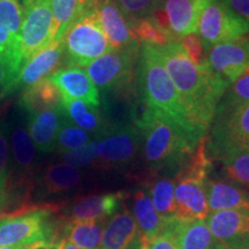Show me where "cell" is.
<instances>
[{"label":"cell","instance_id":"cell-1","mask_svg":"<svg viewBox=\"0 0 249 249\" xmlns=\"http://www.w3.org/2000/svg\"><path fill=\"white\" fill-rule=\"evenodd\" d=\"M157 51L179 93L187 127L198 140L204 139L229 86L213 75L205 65L196 66L179 42Z\"/></svg>","mask_w":249,"mask_h":249},{"label":"cell","instance_id":"cell-2","mask_svg":"<svg viewBox=\"0 0 249 249\" xmlns=\"http://www.w3.org/2000/svg\"><path fill=\"white\" fill-rule=\"evenodd\" d=\"M142 135V152L148 169L161 176L178 174L201 141L160 111L145 107L136 121Z\"/></svg>","mask_w":249,"mask_h":249},{"label":"cell","instance_id":"cell-3","mask_svg":"<svg viewBox=\"0 0 249 249\" xmlns=\"http://www.w3.org/2000/svg\"><path fill=\"white\" fill-rule=\"evenodd\" d=\"M136 74L140 96L145 107L160 111L198 140L187 127L179 93L165 70L157 48L141 45Z\"/></svg>","mask_w":249,"mask_h":249},{"label":"cell","instance_id":"cell-4","mask_svg":"<svg viewBox=\"0 0 249 249\" xmlns=\"http://www.w3.org/2000/svg\"><path fill=\"white\" fill-rule=\"evenodd\" d=\"M207 152V138L198 143L191 160L176 176V218L179 220H204L210 213L207 181L211 167Z\"/></svg>","mask_w":249,"mask_h":249},{"label":"cell","instance_id":"cell-5","mask_svg":"<svg viewBox=\"0 0 249 249\" xmlns=\"http://www.w3.org/2000/svg\"><path fill=\"white\" fill-rule=\"evenodd\" d=\"M55 205H27L0 216V247L28 246L39 241H55L50 216Z\"/></svg>","mask_w":249,"mask_h":249},{"label":"cell","instance_id":"cell-6","mask_svg":"<svg viewBox=\"0 0 249 249\" xmlns=\"http://www.w3.org/2000/svg\"><path fill=\"white\" fill-rule=\"evenodd\" d=\"M62 40L65 62L68 66H88L96 59L113 51L93 9L80 14Z\"/></svg>","mask_w":249,"mask_h":249},{"label":"cell","instance_id":"cell-7","mask_svg":"<svg viewBox=\"0 0 249 249\" xmlns=\"http://www.w3.org/2000/svg\"><path fill=\"white\" fill-rule=\"evenodd\" d=\"M207 152L210 160H219L227 152L249 149V103L232 107H217Z\"/></svg>","mask_w":249,"mask_h":249},{"label":"cell","instance_id":"cell-8","mask_svg":"<svg viewBox=\"0 0 249 249\" xmlns=\"http://www.w3.org/2000/svg\"><path fill=\"white\" fill-rule=\"evenodd\" d=\"M196 33L210 50L220 43L247 36L249 27L226 0H210L202 12Z\"/></svg>","mask_w":249,"mask_h":249},{"label":"cell","instance_id":"cell-9","mask_svg":"<svg viewBox=\"0 0 249 249\" xmlns=\"http://www.w3.org/2000/svg\"><path fill=\"white\" fill-rule=\"evenodd\" d=\"M98 140V155L93 166L99 169H124L133 164L142 149V135L136 124L111 127Z\"/></svg>","mask_w":249,"mask_h":249},{"label":"cell","instance_id":"cell-10","mask_svg":"<svg viewBox=\"0 0 249 249\" xmlns=\"http://www.w3.org/2000/svg\"><path fill=\"white\" fill-rule=\"evenodd\" d=\"M24 11L18 0H0V62L13 80L23 66L20 52V31Z\"/></svg>","mask_w":249,"mask_h":249},{"label":"cell","instance_id":"cell-11","mask_svg":"<svg viewBox=\"0 0 249 249\" xmlns=\"http://www.w3.org/2000/svg\"><path fill=\"white\" fill-rule=\"evenodd\" d=\"M53 42L51 0H35L26 7L20 31V52L23 65L28 59Z\"/></svg>","mask_w":249,"mask_h":249},{"label":"cell","instance_id":"cell-12","mask_svg":"<svg viewBox=\"0 0 249 249\" xmlns=\"http://www.w3.org/2000/svg\"><path fill=\"white\" fill-rule=\"evenodd\" d=\"M141 46L113 50L102 55L87 67V73L96 88L102 91L113 88L136 73Z\"/></svg>","mask_w":249,"mask_h":249},{"label":"cell","instance_id":"cell-13","mask_svg":"<svg viewBox=\"0 0 249 249\" xmlns=\"http://www.w3.org/2000/svg\"><path fill=\"white\" fill-rule=\"evenodd\" d=\"M204 65L213 75L230 87L249 68V36L213 46Z\"/></svg>","mask_w":249,"mask_h":249},{"label":"cell","instance_id":"cell-14","mask_svg":"<svg viewBox=\"0 0 249 249\" xmlns=\"http://www.w3.org/2000/svg\"><path fill=\"white\" fill-rule=\"evenodd\" d=\"M138 74L129 76L113 88L103 91L102 112L112 127L136 124L140 118Z\"/></svg>","mask_w":249,"mask_h":249},{"label":"cell","instance_id":"cell-15","mask_svg":"<svg viewBox=\"0 0 249 249\" xmlns=\"http://www.w3.org/2000/svg\"><path fill=\"white\" fill-rule=\"evenodd\" d=\"M205 223L225 249H249V211H214L209 213Z\"/></svg>","mask_w":249,"mask_h":249},{"label":"cell","instance_id":"cell-16","mask_svg":"<svg viewBox=\"0 0 249 249\" xmlns=\"http://www.w3.org/2000/svg\"><path fill=\"white\" fill-rule=\"evenodd\" d=\"M65 62L64 40L52 43L24 62L15 80L14 90L26 89L60 70Z\"/></svg>","mask_w":249,"mask_h":249},{"label":"cell","instance_id":"cell-17","mask_svg":"<svg viewBox=\"0 0 249 249\" xmlns=\"http://www.w3.org/2000/svg\"><path fill=\"white\" fill-rule=\"evenodd\" d=\"M103 33L113 50H124L140 45L116 0H101L93 8Z\"/></svg>","mask_w":249,"mask_h":249},{"label":"cell","instance_id":"cell-18","mask_svg":"<svg viewBox=\"0 0 249 249\" xmlns=\"http://www.w3.org/2000/svg\"><path fill=\"white\" fill-rule=\"evenodd\" d=\"M126 197L124 192L83 196L64 210L66 222L107 219L117 213Z\"/></svg>","mask_w":249,"mask_h":249},{"label":"cell","instance_id":"cell-19","mask_svg":"<svg viewBox=\"0 0 249 249\" xmlns=\"http://www.w3.org/2000/svg\"><path fill=\"white\" fill-rule=\"evenodd\" d=\"M49 77L61 92L62 99H79L96 107L101 105L99 90L81 67L60 68Z\"/></svg>","mask_w":249,"mask_h":249},{"label":"cell","instance_id":"cell-20","mask_svg":"<svg viewBox=\"0 0 249 249\" xmlns=\"http://www.w3.org/2000/svg\"><path fill=\"white\" fill-rule=\"evenodd\" d=\"M11 151L13 157L14 174L11 177L13 197L18 195V192L28 187L29 176L33 170L36 157V147L34 144L27 128L18 124L11 135Z\"/></svg>","mask_w":249,"mask_h":249},{"label":"cell","instance_id":"cell-21","mask_svg":"<svg viewBox=\"0 0 249 249\" xmlns=\"http://www.w3.org/2000/svg\"><path fill=\"white\" fill-rule=\"evenodd\" d=\"M99 249H141L138 224L124 203L107 220Z\"/></svg>","mask_w":249,"mask_h":249},{"label":"cell","instance_id":"cell-22","mask_svg":"<svg viewBox=\"0 0 249 249\" xmlns=\"http://www.w3.org/2000/svg\"><path fill=\"white\" fill-rule=\"evenodd\" d=\"M210 0H161L171 34L179 42L181 37L197 31L200 17Z\"/></svg>","mask_w":249,"mask_h":249},{"label":"cell","instance_id":"cell-23","mask_svg":"<svg viewBox=\"0 0 249 249\" xmlns=\"http://www.w3.org/2000/svg\"><path fill=\"white\" fill-rule=\"evenodd\" d=\"M61 107L67 119L96 139L103 138L111 129L99 107L79 99H62Z\"/></svg>","mask_w":249,"mask_h":249},{"label":"cell","instance_id":"cell-24","mask_svg":"<svg viewBox=\"0 0 249 249\" xmlns=\"http://www.w3.org/2000/svg\"><path fill=\"white\" fill-rule=\"evenodd\" d=\"M132 214L139 227L141 249H147L150 241L160 234L166 223L156 211L145 187L134 193Z\"/></svg>","mask_w":249,"mask_h":249},{"label":"cell","instance_id":"cell-25","mask_svg":"<svg viewBox=\"0 0 249 249\" xmlns=\"http://www.w3.org/2000/svg\"><path fill=\"white\" fill-rule=\"evenodd\" d=\"M66 119L62 107L29 116L28 132L35 147L42 152H51L55 149L58 133Z\"/></svg>","mask_w":249,"mask_h":249},{"label":"cell","instance_id":"cell-26","mask_svg":"<svg viewBox=\"0 0 249 249\" xmlns=\"http://www.w3.org/2000/svg\"><path fill=\"white\" fill-rule=\"evenodd\" d=\"M207 196L210 213L220 210L249 211V193L233 182L208 179Z\"/></svg>","mask_w":249,"mask_h":249},{"label":"cell","instance_id":"cell-27","mask_svg":"<svg viewBox=\"0 0 249 249\" xmlns=\"http://www.w3.org/2000/svg\"><path fill=\"white\" fill-rule=\"evenodd\" d=\"M62 96L50 77L40 80L23 90L20 105L29 116L51 111L61 107Z\"/></svg>","mask_w":249,"mask_h":249},{"label":"cell","instance_id":"cell-28","mask_svg":"<svg viewBox=\"0 0 249 249\" xmlns=\"http://www.w3.org/2000/svg\"><path fill=\"white\" fill-rule=\"evenodd\" d=\"M176 229L181 249H225L211 234L204 220H179Z\"/></svg>","mask_w":249,"mask_h":249},{"label":"cell","instance_id":"cell-29","mask_svg":"<svg viewBox=\"0 0 249 249\" xmlns=\"http://www.w3.org/2000/svg\"><path fill=\"white\" fill-rule=\"evenodd\" d=\"M107 223V219L71 220L66 222L62 231L65 238L81 249H99Z\"/></svg>","mask_w":249,"mask_h":249},{"label":"cell","instance_id":"cell-30","mask_svg":"<svg viewBox=\"0 0 249 249\" xmlns=\"http://www.w3.org/2000/svg\"><path fill=\"white\" fill-rule=\"evenodd\" d=\"M150 195L156 211L165 223L176 219V178L167 176H160L152 179L144 185Z\"/></svg>","mask_w":249,"mask_h":249},{"label":"cell","instance_id":"cell-31","mask_svg":"<svg viewBox=\"0 0 249 249\" xmlns=\"http://www.w3.org/2000/svg\"><path fill=\"white\" fill-rule=\"evenodd\" d=\"M82 181V174L75 167L65 163L50 165L40 178L44 193L48 195L61 194L75 189Z\"/></svg>","mask_w":249,"mask_h":249},{"label":"cell","instance_id":"cell-32","mask_svg":"<svg viewBox=\"0 0 249 249\" xmlns=\"http://www.w3.org/2000/svg\"><path fill=\"white\" fill-rule=\"evenodd\" d=\"M6 127L0 123V216L7 213L13 201L11 185V152Z\"/></svg>","mask_w":249,"mask_h":249},{"label":"cell","instance_id":"cell-33","mask_svg":"<svg viewBox=\"0 0 249 249\" xmlns=\"http://www.w3.org/2000/svg\"><path fill=\"white\" fill-rule=\"evenodd\" d=\"M134 38L144 45H150L154 48H164L173 42H178L172 35L166 33L164 29L155 22L152 18H142L130 24Z\"/></svg>","mask_w":249,"mask_h":249},{"label":"cell","instance_id":"cell-34","mask_svg":"<svg viewBox=\"0 0 249 249\" xmlns=\"http://www.w3.org/2000/svg\"><path fill=\"white\" fill-rule=\"evenodd\" d=\"M218 160L233 182L249 189V149L230 151Z\"/></svg>","mask_w":249,"mask_h":249},{"label":"cell","instance_id":"cell-35","mask_svg":"<svg viewBox=\"0 0 249 249\" xmlns=\"http://www.w3.org/2000/svg\"><path fill=\"white\" fill-rule=\"evenodd\" d=\"M51 11L53 17V40H61L79 17L77 0H51Z\"/></svg>","mask_w":249,"mask_h":249},{"label":"cell","instance_id":"cell-36","mask_svg":"<svg viewBox=\"0 0 249 249\" xmlns=\"http://www.w3.org/2000/svg\"><path fill=\"white\" fill-rule=\"evenodd\" d=\"M91 135L87 133L76 124H74L70 119L64 120L61 124V128L58 133L57 143H55V149L59 154H65L74 149L82 147L83 144L91 141Z\"/></svg>","mask_w":249,"mask_h":249},{"label":"cell","instance_id":"cell-37","mask_svg":"<svg viewBox=\"0 0 249 249\" xmlns=\"http://www.w3.org/2000/svg\"><path fill=\"white\" fill-rule=\"evenodd\" d=\"M116 1L130 27V24L136 21L150 18L152 11L161 0H116Z\"/></svg>","mask_w":249,"mask_h":249},{"label":"cell","instance_id":"cell-38","mask_svg":"<svg viewBox=\"0 0 249 249\" xmlns=\"http://www.w3.org/2000/svg\"><path fill=\"white\" fill-rule=\"evenodd\" d=\"M98 139H93L91 141L83 144L74 150L61 155L62 160L65 164L71 165V166L79 169V167H85L88 165H93L95 160H97L98 155Z\"/></svg>","mask_w":249,"mask_h":249},{"label":"cell","instance_id":"cell-39","mask_svg":"<svg viewBox=\"0 0 249 249\" xmlns=\"http://www.w3.org/2000/svg\"><path fill=\"white\" fill-rule=\"evenodd\" d=\"M246 103H249V71L226 89L218 107H232Z\"/></svg>","mask_w":249,"mask_h":249},{"label":"cell","instance_id":"cell-40","mask_svg":"<svg viewBox=\"0 0 249 249\" xmlns=\"http://www.w3.org/2000/svg\"><path fill=\"white\" fill-rule=\"evenodd\" d=\"M179 43L186 51L189 59L194 62L196 66H203L209 50L207 49V46H205L203 40L198 36L197 33L188 34V35L181 37L179 39Z\"/></svg>","mask_w":249,"mask_h":249},{"label":"cell","instance_id":"cell-41","mask_svg":"<svg viewBox=\"0 0 249 249\" xmlns=\"http://www.w3.org/2000/svg\"><path fill=\"white\" fill-rule=\"evenodd\" d=\"M147 249H181L176 229V219L166 223L160 234L150 241Z\"/></svg>","mask_w":249,"mask_h":249},{"label":"cell","instance_id":"cell-42","mask_svg":"<svg viewBox=\"0 0 249 249\" xmlns=\"http://www.w3.org/2000/svg\"><path fill=\"white\" fill-rule=\"evenodd\" d=\"M11 92H13V80L0 62V98L6 97Z\"/></svg>","mask_w":249,"mask_h":249},{"label":"cell","instance_id":"cell-43","mask_svg":"<svg viewBox=\"0 0 249 249\" xmlns=\"http://www.w3.org/2000/svg\"><path fill=\"white\" fill-rule=\"evenodd\" d=\"M227 4L249 27V0H226Z\"/></svg>","mask_w":249,"mask_h":249},{"label":"cell","instance_id":"cell-44","mask_svg":"<svg viewBox=\"0 0 249 249\" xmlns=\"http://www.w3.org/2000/svg\"><path fill=\"white\" fill-rule=\"evenodd\" d=\"M101 0H77V6H79V15L86 12L92 11L97 6Z\"/></svg>","mask_w":249,"mask_h":249},{"label":"cell","instance_id":"cell-45","mask_svg":"<svg viewBox=\"0 0 249 249\" xmlns=\"http://www.w3.org/2000/svg\"><path fill=\"white\" fill-rule=\"evenodd\" d=\"M29 249H57V245L51 241H39L31 245Z\"/></svg>","mask_w":249,"mask_h":249},{"label":"cell","instance_id":"cell-46","mask_svg":"<svg viewBox=\"0 0 249 249\" xmlns=\"http://www.w3.org/2000/svg\"><path fill=\"white\" fill-rule=\"evenodd\" d=\"M55 245H57V249H81L66 238H61L60 240L55 242Z\"/></svg>","mask_w":249,"mask_h":249},{"label":"cell","instance_id":"cell-47","mask_svg":"<svg viewBox=\"0 0 249 249\" xmlns=\"http://www.w3.org/2000/svg\"><path fill=\"white\" fill-rule=\"evenodd\" d=\"M31 245L28 246H11V247H0V249H29Z\"/></svg>","mask_w":249,"mask_h":249},{"label":"cell","instance_id":"cell-48","mask_svg":"<svg viewBox=\"0 0 249 249\" xmlns=\"http://www.w3.org/2000/svg\"><path fill=\"white\" fill-rule=\"evenodd\" d=\"M22 1H23L24 7H28V6H29L30 4H33V2L35 1V0H22Z\"/></svg>","mask_w":249,"mask_h":249},{"label":"cell","instance_id":"cell-49","mask_svg":"<svg viewBox=\"0 0 249 249\" xmlns=\"http://www.w3.org/2000/svg\"><path fill=\"white\" fill-rule=\"evenodd\" d=\"M248 71H249V68H248Z\"/></svg>","mask_w":249,"mask_h":249}]
</instances>
